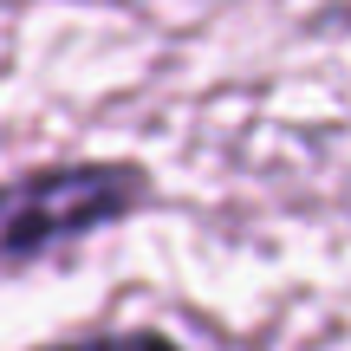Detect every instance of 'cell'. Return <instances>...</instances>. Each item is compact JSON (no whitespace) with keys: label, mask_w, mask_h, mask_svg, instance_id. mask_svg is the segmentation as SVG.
<instances>
[{"label":"cell","mask_w":351,"mask_h":351,"mask_svg":"<svg viewBox=\"0 0 351 351\" xmlns=\"http://www.w3.org/2000/svg\"><path fill=\"white\" fill-rule=\"evenodd\" d=\"M143 195H150V182L130 163H72L0 182V274L72 247L91 228L124 221Z\"/></svg>","instance_id":"6da1fadb"},{"label":"cell","mask_w":351,"mask_h":351,"mask_svg":"<svg viewBox=\"0 0 351 351\" xmlns=\"http://www.w3.org/2000/svg\"><path fill=\"white\" fill-rule=\"evenodd\" d=\"M59 351H176V345L150 339V332H130V339H91V345H59Z\"/></svg>","instance_id":"7a4b0ae2"}]
</instances>
